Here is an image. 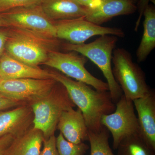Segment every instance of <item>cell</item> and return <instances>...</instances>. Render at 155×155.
I'll use <instances>...</instances> for the list:
<instances>
[{
	"instance_id": "obj_1",
	"label": "cell",
	"mask_w": 155,
	"mask_h": 155,
	"mask_svg": "<svg viewBox=\"0 0 155 155\" xmlns=\"http://www.w3.org/2000/svg\"><path fill=\"white\" fill-rule=\"evenodd\" d=\"M51 72L52 78L65 87L70 99L82 112L88 130L100 132L102 116L116 109L109 91L94 90L86 83L73 80L58 71Z\"/></svg>"
},
{
	"instance_id": "obj_2",
	"label": "cell",
	"mask_w": 155,
	"mask_h": 155,
	"mask_svg": "<svg viewBox=\"0 0 155 155\" xmlns=\"http://www.w3.org/2000/svg\"><path fill=\"white\" fill-rule=\"evenodd\" d=\"M62 43L29 31L9 27L5 51L18 61L33 67L43 64L50 52L58 51Z\"/></svg>"
},
{
	"instance_id": "obj_3",
	"label": "cell",
	"mask_w": 155,
	"mask_h": 155,
	"mask_svg": "<svg viewBox=\"0 0 155 155\" xmlns=\"http://www.w3.org/2000/svg\"><path fill=\"white\" fill-rule=\"evenodd\" d=\"M118 41V37L115 35H104L89 43L75 45L66 42L62 43L61 45V48L65 51L80 54L97 66L107 81L109 92L115 104L123 95L112 71L113 52Z\"/></svg>"
},
{
	"instance_id": "obj_4",
	"label": "cell",
	"mask_w": 155,
	"mask_h": 155,
	"mask_svg": "<svg viewBox=\"0 0 155 155\" xmlns=\"http://www.w3.org/2000/svg\"><path fill=\"white\" fill-rule=\"evenodd\" d=\"M29 105L33 114V127L41 131L44 140L54 135L62 113L76 107L65 87L58 81L47 95Z\"/></svg>"
},
{
	"instance_id": "obj_5",
	"label": "cell",
	"mask_w": 155,
	"mask_h": 155,
	"mask_svg": "<svg viewBox=\"0 0 155 155\" xmlns=\"http://www.w3.org/2000/svg\"><path fill=\"white\" fill-rule=\"evenodd\" d=\"M112 71L123 94L128 101L143 97L151 90L141 68L134 63L131 54L124 48L114 50Z\"/></svg>"
},
{
	"instance_id": "obj_6",
	"label": "cell",
	"mask_w": 155,
	"mask_h": 155,
	"mask_svg": "<svg viewBox=\"0 0 155 155\" xmlns=\"http://www.w3.org/2000/svg\"><path fill=\"white\" fill-rule=\"evenodd\" d=\"M77 53L51 51L43 64L56 69L67 77L86 83L97 90L109 91L107 83L94 77L85 68L88 59Z\"/></svg>"
},
{
	"instance_id": "obj_7",
	"label": "cell",
	"mask_w": 155,
	"mask_h": 155,
	"mask_svg": "<svg viewBox=\"0 0 155 155\" xmlns=\"http://www.w3.org/2000/svg\"><path fill=\"white\" fill-rule=\"evenodd\" d=\"M0 15L9 27L22 28L50 38H57L55 21L48 17L39 4L12 9Z\"/></svg>"
},
{
	"instance_id": "obj_8",
	"label": "cell",
	"mask_w": 155,
	"mask_h": 155,
	"mask_svg": "<svg viewBox=\"0 0 155 155\" xmlns=\"http://www.w3.org/2000/svg\"><path fill=\"white\" fill-rule=\"evenodd\" d=\"M116 106L113 113L103 115L101 120L102 126L112 134L114 150H117L120 142L125 137L139 134L138 119L133 101H128L123 94Z\"/></svg>"
},
{
	"instance_id": "obj_9",
	"label": "cell",
	"mask_w": 155,
	"mask_h": 155,
	"mask_svg": "<svg viewBox=\"0 0 155 155\" xmlns=\"http://www.w3.org/2000/svg\"><path fill=\"white\" fill-rule=\"evenodd\" d=\"M57 38L69 43L79 45L96 35H113L118 38L125 36L121 28L104 27L87 20L84 17L55 21Z\"/></svg>"
},
{
	"instance_id": "obj_10",
	"label": "cell",
	"mask_w": 155,
	"mask_h": 155,
	"mask_svg": "<svg viewBox=\"0 0 155 155\" xmlns=\"http://www.w3.org/2000/svg\"><path fill=\"white\" fill-rule=\"evenodd\" d=\"M57 83L53 78L2 80L0 93L12 99L30 104L47 95Z\"/></svg>"
},
{
	"instance_id": "obj_11",
	"label": "cell",
	"mask_w": 155,
	"mask_h": 155,
	"mask_svg": "<svg viewBox=\"0 0 155 155\" xmlns=\"http://www.w3.org/2000/svg\"><path fill=\"white\" fill-rule=\"evenodd\" d=\"M137 9L133 0H101L96 5L86 8L84 18L101 25L114 17L133 14Z\"/></svg>"
},
{
	"instance_id": "obj_12",
	"label": "cell",
	"mask_w": 155,
	"mask_h": 155,
	"mask_svg": "<svg viewBox=\"0 0 155 155\" xmlns=\"http://www.w3.org/2000/svg\"><path fill=\"white\" fill-rule=\"evenodd\" d=\"M137 114L139 134L155 151V94L153 90L143 97L133 101Z\"/></svg>"
},
{
	"instance_id": "obj_13",
	"label": "cell",
	"mask_w": 155,
	"mask_h": 155,
	"mask_svg": "<svg viewBox=\"0 0 155 155\" xmlns=\"http://www.w3.org/2000/svg\"><path fill=\"white\" fill-rule=\"evenodd\" d=\"M33 114L29 104L0 111V137L11 134L15 137L27 131L33 125Z\"/></svg>"
},
{
	"instance_id": "obj_14",
	"label": "cell",
	"mask_w": 155,
	"mask_h": 155,
	"mask_svg": "<svg viewBox=\"0 0 155 155\" xmlns=\"http://www.w3.org/2000/svg\"><path fill=\"white\" fill-rule=\"evenodd\" d=\"M0 76L2 80L19 78H52L51 72L18 61L5 51L0 61Z\"/></svg>"
},
{
	"instance_id": "obj_15",
	"label": "cell",
	"mask_w": 155,
	"mask_h": 155,
	"mask_svg": "<svg viewBox=\"0 0 155 155\" xmlns=\"http://www.w3.org/2000/svg\"><path fill=\"white\" fill-rule=\"evenodd\" d=\"M57 128L64 138L72 143H83L88 140V130L82 112L77 108H70L61 114Z\"/></svg>"
},
{
	"instance_id": "obj_16",
	"label": "cell",
	"mask_w": 155,
	"mask_h": 155,
	"mask_svg": "<svg viewBox=\"0 0 155 155\" xmlns=\"http://www.w3.org/2000/svg\"><path fill=\"white\" fill-rule=\"evenodd\" d=\"M40 5L48 17L54 21L84 17L86 8L75 0H40Z\"/></svg>"
},
{
	"instance_id": "obj_17",
	"label": "cell",
	"mask_w": 155,
	"mask_h": 155,
	"mask_svg": "<svg viewBox=\"0 0 155 155\" xmlns=\"http://www.w3.org/2000/svg\"><path fill=\"white\" fill-rule=\"evenodd\" d=\"M44 140L41 130L31 127L21 135L15 137L5 155H40Z\"/></svg>"
},
{
	"instance_id": "obj_18",
	"label": "cell",
	"mask_w": 155,
	"mask_h": 155,
	"mask_svg": "<svg viewBox=\"0 0 155 155\" xmlns=\"http://www.w3.org/2000/svg\"><path fill=\"white\" fill-rule=\"evenodd\" d=\"M143 16V33L136 54L139 63L145 61L155 48V7L149 4L144 9Z\"/></svg>"
},
{
	"instance_id": "obj_19",
	"label": "cell",
	"mask_w": 155,
	"mask_h": 155,
	"mask_svg": "<svg viewBox=\"0 0 155 155\" xmlns=\"http://www.w3.org/2000/svg\"><path fill=\"white\" fill-rule=\"evenodd\" d=\"M117 150L118 155H155V151L147 144L139 134L123 139Z\"/></svg>"
},
{
	"instance_id": "obj_20",
	"label": "cell",
	"mask_w": 155,
	"mask_h": 155,
	"mask_svg": "<svg viewBox=\"0 0 155 155\" xmlns=\"http://www.w3.org/2000/svg\"><path fill=\"white\" fill-rule=\"evenodd\" d=\"M88 140L91 146L90 155H115L112 151L109 139V131L102 126L99 132L88 130Z\"/></svg>"
},
{
	"instance_id": "obj_21",
	"label": "cell",
	"mask_w": 155,
	"mask_h": 155,
	"mask_svg": "<svg viewBox=\"0 0 155 155\" xmlns=\"http://www.w3.org/2000/svg\"><path fill=\"white\" fill-rule=\"evenodd\" d=\"M56 144L59 155H84L89 148L83 142L76 144L68 141L61 132L56 137Z\"/></svg>"
},
{
	"instance_id": "obj_22",
	"label": "cell",
	"mask_w": 155,
	"mask_h": 155,
	"mask_svg": "<svg viewBox=\"0 0 155 155\" xmlns=\"http://www.w3.org/2000/svg\"><path fill=\"white\" fill-rule=\"evenodd\" d=\"M40 0H0V14L12 9L38 4Z\"/></svg>"
},
{
	"instance_id": "obj_23",
	"label": "cell",
	"mask_w": 155,
	"mask_h": 155,
	"mask_svg": "<svg viewBox=\"0 0 155 155\" xmlns=\"http://www.w3.org/2000/svg\"><path fill=\"white\" fill-rule=\"evenodd\" d=\"M56 139L54 135L44 140L43 149L40 155H59L56 147Z\"/></svg>"
},
{
	"instance_id": "obj_24",
	"label": "cell",
	"mask_w": 155,
	"mask_h": 155,
	"mask_svg": "<svg viewBox=\"0 0 155 155\" xmlns=\"http://www.w3.org/2000/svg\"><path fill=\"white\" fill-rule=\"evenodd\" d=\"M25 104H28L12 99L0 93V111Z\"/></svg>"
},
{
	"instance_id": "obj_25",
	"label": "cell",
	"mask_w": 155,
	"mask_h": 155,
	"mask_svg": "<svg viewBox=\"0 0 155 155\" xmlns=\"http://www.w3.org/2000/svg\"><path fill=\"white\" fill-rule=\"evenodd\" d=\"M150 2H152L155 4V0H139L137 4V9H138L139 16L136 22L134 31H135L138 30L139 26L140 25V21L143 16V13L146 7L149 5Z\"/></svg>"
},
{
	"instance_id": "obj_26",
	"label": "cell",
	"mask_w": 155,
	"mask_h": 155,
	"mask_svg": "<svg viewBox=\"0 0 155 155\" xmlns=\"http://www.w3.org/2000/svg\"><path fill=\"white\" fill-rule=\"evenodd\" d=\"M14 137L11 134H6L0 137V155H5L7 150L13 141Z\"/></svg>"
},
{
	"instance_id": "obj_27",
	"label": "cell",
	"mask_w": 155,
	"mask_h": 155,
	"mask_svg": "<svg viewBox=\"0 0 155 155\" xmlns=\"http://www.w3.org/2000/svg\"><path fill=\"white\" fill-rule=\"evenodd\" d=\"M9 27L0 28V61L5 51V45L8 34Z\"/></svg>"
},
{
	"instance_id": "obj_28",
	"label": "cell",
	"mask_w": 155,
	"mask_h": 155,
	"mask_svg": "<svg viewBox=\"0 0 155 155\" xmlns=\"http://www.w3.org/2000/svg\"><path fill=\"white\" fill-rule=\"evenodd\" d=\"M80 5L85 8H89L96 5L101 0H75Z\"/></svg>"
},
{
	"instance_id": "obj_29",
	"label": "cell",
	"mask_w": 155,
	"mask_h": 155,
	"mask_svg": "<svg viewBox=\"0 0 155 155\" xmlns=\"http://www.w3.org/2000/svg\"><path fill=\"white\" fill-rule=\"evenodd\" d=\"M2 27H9L8 22L0 15V28Z\"/></svg>"
},
{
	"instance_id": "obj_30",
	"label": "cell",
	"mask_w": 155,
	"mask_h": 155,
	"mask_svg": "<svg viewBox=\"0 0 155 155\" xmlns=\"http://www.w3.org/2000/svg\"><path fill=\"white\" fill-rule=\"evenodd\" d=\"M134 2V3H136V2H137L138 0H133Z\"/></svg>"
},
{
	"instance_id": "obj_31",
	"label": "cell",
	"mask_w": 155,
	"mask_h": 155,
	"mask_svg": "<svg viewBox=\"0 0 155 155\" xmlns=\"http://www.w3.org/2000/svg\"><path fill=\"white\" fill-rule=\"evenodd\" d=\"M2 79L1 78V76H0V83H1V81H2Z\"/></svg>"
}]
</instances>
